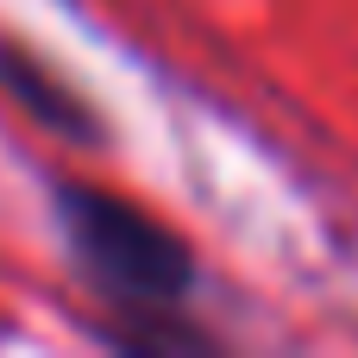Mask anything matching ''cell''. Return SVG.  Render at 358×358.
Returning a JSON list of instances; mask_svg holds the SVG:
<instances>
[{
  "mask_svg": "<svg viewBox=\"0 0 358 358\" xmlns=\"http://www.w3.org/2000/svg\"><path fill=\"white\" fill-rule=\"evenodd\" d=\"M50 208H57L76 271L120 308L157 315L189 296V283H195L189 245L145 208H132L107 189H88V182H50Z\"/></svg>",
  "mask_w": 358,
  "mask_h": 358,
  "instance_id": "1",
  "label": "cell"
},
{
  "mask_svg": "<svg viewBox=\"0 0 358 358\" xmlns=\"http://www.w3.org/2000/svg\"><path fill=\"white\" fill-rule=\"evenodd\" d=\"M0 88H6L38 126H50V132H63V138H76V145H82V138H88V145L101 138L94 113H88V107H82V101L38 63V57H25V50H13V44H0Z\"/></svg>",
  "mask_w": 358,
  "mask_h": 358,
  "instance_id": "2",
  "label": "cell"
}]
</instances>
